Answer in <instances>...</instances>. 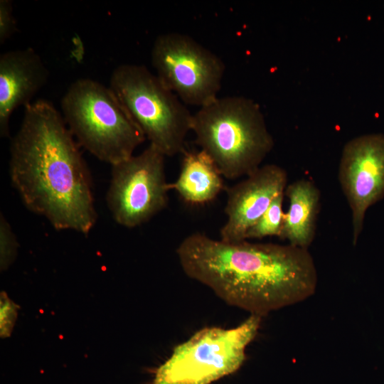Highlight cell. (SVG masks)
Wrapping results in <instances>:
<instances>
[{
	"label": "cell",
	"mask_w": 384,
	"mask_h": 384,
	"mask_svg": "<svg viewBox=\"0 0 384 384\" xmlns=\"http://www.w3.org/2000/svg\"><path fill=\"white\" fill-rule=\"evenodd\" d=\"M49 71L32 48L10 50L0 55V135L10 134V118L20 106L31 103L47 83Z\"/></svg>",
	"instance_id": "obj_11"
},
{
	"label": "cell",
	"mask_w": 384,
	"mask_h": 384,
	"mask_svg": "<svg viewBox=\"0 0 384 384\" xmlns=\"http://www.w3.org/2000/svg\"><path fill=\"white\" fill-rule=\"evenodd\" d=\"M284 196L289 207L284 213L279 238L292 245L308 248L316 233L320 191L311 181L299 179L287 186Z\"/></svg>",
	"instance_id": "obj_12"
},
{
	"label": "cell",
	"mask_w": 384,
	"mask_h": 384,
	"mask_svg": "<svg viewBox=\"0 0 384 384\" xmlns=\"http://www.w3.org/2000/svg\"><path fill=\"white\" fill-rule=\"evenodd\" d=\"M262 317L250 315L231 329L206 327L176 346L152 384H210L238 370L256 337Z\"/></svg>",
	"instance_id": "obj_6"
},
{
	"label": "cell",
	"mask_w": 384,
	"mask_h": 384,
	"mask_svg": "<svg viewBox=\"0 0 384 384\" xmlns=\"http://www.w3.org/2000/svg\"><path fill=\"white\" fill-rule=\"evenodd\" d=\"M9 177L28 210L56 230L88 234L97 221L90 173L61 113L48 101L24 107L10 144Z\"/></svg>",
	"instance_id": "obj_2"
},
{
	"label": "cell",
	"mask_w": 384,
	"mask_h": 384,
	"mask_svg": "<svg viewBox=\"0 0 384 384\" xmlns=\"http://www.w3.org/2000/svg\"><path fill=\"white\" fill-rule=\"evenodd\" d=\"M191 131L228 179L254 172L274 146L260 106L242 96L218 97L199 107L193 114Z\"/></svg>",
	"instance_id": "obj_3"
},
{
	"label": "cell",
	"mask_w": 384,
	"mask_h": 384,
	"mask_svg": "<svg viewBox=\"0 0 384 384\" xmlns=\"http://www.w3.org/2000/svg\"><path fill=\"white\" fill-rule=\"evenodd\" d=\"M13 11L12 1L0 0V44L4 43L17 30Z\"/></svg>",
	"instance_id": "obj_17"
},
{
	"label": "cell",
	"mask_w": 384,
	"mask_h": 384,
	"mask_svg": "<svg viewBox=\"0 0 384 384\" xmlns=\"http://www.w3.org/2000/svg\"><path fill=\"white\" fill-rule=\"evenodd\" d=\"M338 181L351 210L355 245L366 211L384 197V134H362L346 142L341 155Z\"/></svg>",
	"instance_id": "obj_9"
},
{
	"label": "cell",
	"mask_w": 384,
	"mask_h": 384,
	"mask_svg": "<svg viewBox=\"0 0 384 384\" xmlns=\"http://www.w3.org/2000/svg\"><path fill=\"white\" fill-rule=\"evenodd\" d=\"M287 174L276 164L260 166L235 185L226 188L227 220L220 230V240L240 242L266 211L273 199L284 192Z\"/></svg>",
	"instance_id": "obj_10"
},
{
	"label": "cell",
	"mask_w": 384,
	"mask_h": 384,
	"mask_svg": "<svg viewBox=\"0 0 384 384\" xmlns=\"http://www.w3.org/2000/svg\"><path fill=\"white\" fill-rule=\"evenodd\" d=\"M166 156L149 144L142 153L112 165L107 207L119 225L134 228L148 222L168 205Z\"/></svg>",
	"instance_id": "obj_8"
},
{
	"label": "cell",
	"mask_w": 384,
	"mask_h": 384,
	"mask_svg": "<svg viewBox=\"0 0 384 384\" xmlns=\"http://www.w3.org/2000/svg\"><path fill=\"white\" fill-rule=\"evenodd\" d=\"M109 87L150 144L166 156L185 151L193 114L146 67L122 64L112 72Z\"/></svg>",
	"instance_id": "obj_5"
},
{
	"label": "cell",
	"mask_w": 384,
	"mask_h": 384,
	"mask_svg": "<svg viewBox=\"0 0 384 384\" xmlns=\"http://www.w3.org/2000/svg\"><path fill=\"white\" fill-rule=\"evenodd\" d=\"M176 255L188 277L262 318L309 299L317 287L311 253L290 244L230 242L196 232L181 242Z\"/></svg>",
	"instance_id": "obj_1"
},
{
	"label": "cell",
	"mask_w": 384,
	"mask_h": 384,
	"mask_svg": "<svg viewBox=\"0 0 384 384\" xmlns=\"http://www.w3.org/2000/svg\"><path fill=\"white\" fill-rule=\"evenodd\" d=\"M181 171L169 189L192 205H202L214 200L225 189L223 175L213 159L203 150L184 151Z\"/></svg>",
	"instance_id": "obj_13"
},
{
	"label": "cell",
	"mask_w": 384,
	"mask_h": 384,
	"mask_svg": "<svg viewBox=\"0 0 384 384\" xmlns=\"http://www.w3.org/2000/svg\"><path fill=\"white\" fill-rule=\"evenodd\" d=\"M18 306L9 299L5 292L0 296V335L9 337L14 329L18 314Z\"/></svg>",
	"instance_id": "obj_16"
},
{
	"label": "cell",
	"mask_w": 384,
	"mask_h": 384,
	"mask_svg": "<svg viewBox=\"0 0 384 384\" xmlns=\"http://www.w3.org/2000/svg\"><path fill=\"white\" fill-rule=\"evenodd\" d=\"M284 192L278 194L272 201L268 208L248 230L245 235L247 239H260L267 236L279 238L284 218L282 210Z\"/></svg>",
	"instance_id": "obj_14"
},
{
	"label": "cell",
	"mask_w": 384,
	"mask_h": 384,
	"mask_svg": "<svg viewBox=\"0 0 384 384\" xmlns=\"http://www.w3.org/2000/svg\"><path fill=\"white\" fill-rule=\"evenodd\" d=\"M62 115L79 145L111 166L132 156L146 137L109 87L89 78L73 82Z\"/></svg>",
	"instance_id": "obj_4"
},
{
	"label": "cell",
	"mask_w": 384,
	"mask_h": 384,
	"mask_svg": "<svg viewBox=\"0 0 384 384\" xmlns=\"http://www.w3.org/2000/svg\"><path fill=\"white\" fill-rule=\"evenodd\" d=\"M151 62L160 81L185 105L201 107L218 97L225 65L192 37L177 32L159 35Z\"/></svg>",
	"instance_id": "obj_7"
},
{
	"label": "cell",
	"mask_w": 384,
	"mask_h": 384,
	"mask_svg": "<svg viewBox=\"0 0 384 384\" xmlns=\"http://www.w3.org/2000/svg\"><path fill=\"white\" fill-rule=\"evenodd\" d=\"M18 244L9 221L1 213L0 215V266L6 270L14 261Z\"/></svg>",
	"instance_id": "obj_15"
}]
</instances>
